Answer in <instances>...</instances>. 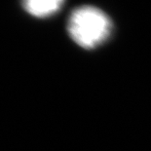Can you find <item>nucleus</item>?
<instances>
[{"label": "nucleus", "mask_w": 151, "mask_h": 151, "mask_svg": "<svg viewBox=\"0 0 151 151\" xmlns=\"http://www.w3.org/2000/svg\"><path fill=\"white\" fill-rule=\"evenodd\" d=\"M67 28L69 35L79 46L93 49L106 40L111 31V22L99 9L83 6L71 13Z\"/></svg>", "instance_id": "1"}, {"label": "nucleus", "mask_w": 151, "mask_h": 151, "mask_svg": "<svg viewBox=\"0 0 151 151\" xmlns=\"http://www.w3.org/2000/svg\"><path fill=\"white\" fill-rule=\"evenodd\" d=\"M65 0H22L24 9L37 18H45L56 13Z\"/></svg>", "instance_id": "2"}]
</instances>
